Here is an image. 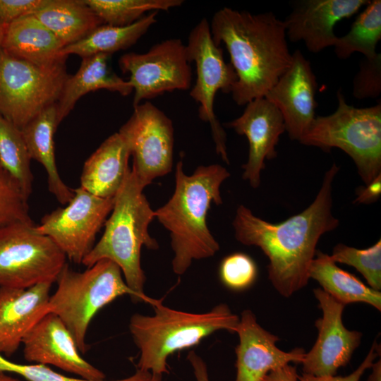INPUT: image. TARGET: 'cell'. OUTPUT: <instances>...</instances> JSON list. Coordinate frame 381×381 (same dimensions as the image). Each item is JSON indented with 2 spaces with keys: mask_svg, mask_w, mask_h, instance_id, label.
<instances>
[{
  "mask_svg": "<svg viewBox=\"0 0 381 381\" xmlns=\"http://www.w3.org/2000/svg\"><path fill=\"white\" fill-rule=\"evenodd\" d=\"M339 170L334 162L325 172L312 203L282 222L264 220L243 205L236 209L232 222L236 239L261 249L269 260L270 282L286 298L307 285L320 238L339 225V220L332 214V195L333 181Z\"/></svg>",
  "mask_w": 381,
  "mask_h": 381,
  "instance_id": "6da1fadb",
  "label": "cell"
},
{
  "mask_svg": "<svg viewBox=\"0 0 381 381\" xmlns=\"http://www.w3.org/2000/svg\"><path fill=\"white\" fill-rule=\"evenodd\" d=\"M210 25L214 43L225 45L236 74L233 100L243 106L265 97L291 62L284 20L272 12L253 14L224 7Z\"/></svg>",
  "mask_w": 381,
  "mask_h": 381,
  "instance_id": "7a4b0ae2",
  "label": "cell"
},
{
  "mask_svg": "<svg viewBox=\"0 0 381 381\" xmlns=\"http://www.w3.org/2000/svg\"><path fill=\"white\" fill-rule=\"evenodd\" d=\"M229 176V171L217 164L199 166L187 175L182 160L177 162L174 193L155 211V218L170 234L175 274H184L193 260L212 257L219 250L207 226V215L211 203L222 204L220 187Z\"/></svg>",
  "mask_w": 381,
  "mask_h": 381,
  "instance_id": "3957f363",
  "label": "cell"
},
{
  "mask_svg": "<svg viewBox=\"0 0 381 381\" xmlns=\"http://www.w3.org/2000/svg\"><path fill=\"white\" fill-rule=\"evenodd\" d=\"M144 187L130 169L114 196L111 215L104 223L100 240L95 244L82 264L90 267L100 260L107 259L121 269L124 280L133 291V302H147L152 306L158 300L144 292L145 275L141 267L143 246L156 250L159 244L148 232L155 219V211L143 194Z\"/></svg>",
  "mask_w": 381,
  "mask_h": 381,
  "instance_id": "277c9868",
  "label": "cell"
},
{
  "mask_svg": "<svg viewBox=\"0 0 381 381\" xmlns=\"http://www.w3.org/2000/svg\"><path fill=\"white\" fill-rule=\"evenodd\" d=\"M153 315H133L129 330L140 351L138 370L151 374L168 373L167 358L176 351L198 345L219 330L236 333L239 318L225 303L209 312L193 313L164 306L154 305Z\"/></svg>",
  "mask_w": 381,
  "mask_h": 381,
  "instance_id": "5b68a950",
  "label": "cell"
},
{
  "mask_svg": "<svg viewBox=\"0 0 381 381\" xmlns=\"http://www.w3.org/2000/svg\"><path fill=\"white\" fill-rule=\"evenodd\" d=\"M56 282L57 288L49 297L47 313L61 319L82 353L88 349L86 334L97 313L121 296L128 295L133 301L135 298L120 267L107 259L99 260L83 272L66 264Z\"/></svg>",
  "mask_w": 381,
  "mask_h": 381,
  "instance_id": "8992f818",
  "label": "cell"
},
{
  "mask_svg": "<svg viewBox=\"0 0 381 381\" xmlns=\"http://www.w3.org/2000/svg\"><path fill=\"white\" fill-rule=\"evenodd\" d=\"M332 114L315 116L298 142L329 152L339 148L353 161L368 185L381 174V104L357 108L347 104L341 90Z\"/></svg>",
  "mask_w": 381,
  "mask_h": 381,
  "instance_id": "52a82bcc",
  "label": "cell"
},
{
  "mask_svg": "<svg viewBox=\"0 0 381 381\" xmlns=\"http://www.w3.org/2000/svg\"><path fill=\"white\" fill-rule=\"evenodd\" d=\"M68 76L66 61L40 66L0 47V116L21 130L57 103Z\"/></svg>",
  "mask_w": 381,
  "mask_h": 381,
  "instance_id": "ba28073f",
  "label": "cell"
},
{
  "mask_svg": "<svg viewBox=\"0 0 381 381\" xmlns=\"http://www.w3.org/2000/svg\"><path fill=\"white\" fill-rule=\"evenodd\" d=\"M66 256L35 224L16 222L0 227V286L27 289L54 283Z\"/></svg>",
  "mask_w": 381,
  "mask_h": 381,
  "instance_id": "9c48e42d",
  "label": "cell"
},
{
  "mask_svg": "<svg viewBox=\"0 0 381 381\" xmlns=\"http://www.w3.org/2000/svg\"><path fill=\"white\" fill-rule=\"evenodd\" d=\"M186 49L188 61L195 64L197 73L190 96L199 104V118L210 126L217 154L229 164L226 135L214 114V101L219 90L231 93L236 74L231 64L225 62L223 49L214 43L210 23L205 18L190 32Z\"/></svg>",
  "mask_w": 381,
  "mask_h": 381,
  "instance_id": "30bf717a",
  "label": "cell"
},
{
  "mask_svg": "<svg viewBox=\"0 0 381 381\" xmlns=\"http://www.w3.org/2000/svg\"><path fill=\"white\" fill-rule=\"evenodd\" d=\"M73 193L65 207L44 215L35 230L48 236L70 260L82 264L112 210L114 198H99L80 186Z\"/></svg>",
  "mask_w": 381,
  "mask_h": 381,
  "instance_id": "8fae6325",
  "label": "cell"
},
{
  "mask_svg": "<svg viewBox=\"0 0 381 381\" xmlns=\"http://www.w3.org/2000/svg\"><path fill=\"white\" fill-rule=\"evenodd\" d=\"M119 132L133 156V167L145 188L156 178L170 173L173 167L174 130L172 121L150 102L133 107Z\"/></svg>",
  "mask_w": 381,
  "mask_h": 381,
  "instance_id": "7c38bea8",
  "label": "cell"
},
{
  "mask_svg": "<svg viewBox=\"0 0 381 381\" xmlns=\"http://www.w3.org/2000/svg\"><path fill=\"white\" fill-rule=\"evenodd\" d=\"M189 64L186 44L176 38L160 42L145 53L123 54L119 60L121 71L130 74L133 107L166 92L189 89L192 80Z\"/></svg>",
  "mask_w": 381,
  "mask_h": 381,
  "instance_id": "4fadbf2b",
  "label": "cell"
},
{
  "mask_svg": "<svg viewBox=\"0 0 381 381\" xmlns=\"http://www.w3.org/2000/svg\"><path fill=\"white\" fill-rule=\"evenodd\" d=\"M322 316L315 320L317 340L306 352L301 363L303 373L314 376H332L350 362L361 341L362 333L349 330L344 325L342 313L345 305L321 288L313 290Z\"/></svg>",
  "mask_w": 381,
  "mask_h": 381,
  "instance_id": "5bb4252c",
  "label": "cell"
},
{
  "mask_svg": "<svg viewBox=\"0 0 381 381\" xmlns=\"http://www.w3.org/2000/svg\"><path fill=\"white\" fill-rule=\"evenodd\" d=\"M317 89L310 61L296 50L289 67L265 96L281 113L291 140L299 141L315 119Z\"/></svg>",
  "mask_w": 381,
  "mask_h": 381,
  "instance_id": "9a60e30c",
  "label": "cell"
},
{
  "mask_svg": "<svg viewBox=\"0 0 381 381\" xmlns=\"http://www.w3.org/2000/svg\"><path fill=\"white\" fill-rule=\"evenodd\" d=\"M24 358L30 362L52 365L89 380H105L104 373L85 360L61 319L49 313L25 334Z\"/></svg>",
  "mask_w": 381,
  "mask_h": 381,
  "instance_id": "2e32d148",
  "label": "cell"
},
{
  "mask_svg": "<svg viewBox=\"0 0 381 381\" xmlns=\"http://www.w3.org/2000/svg\"><path fill=\"white\" fill-rule=\"evenodd\" d=\"M223 125L247 138L248 157L242 166V179L248 181L252 188H258L265 162L277 156L276 146L280 135L286 131L281 113L265 97L258 98L246 105L240 116Z\"/></svg>",
  "mask_w": 381,
  "mask_h": 381,
  "instance_id": "e0dca14e",
  "label": "cell"
},
{
  "mask_svg": "<svg viewBox=\"0 0 381 381\" xmlns=\"http://www.w3.org/2000/svg\"><path fill=\"white\" fill-rule=\"evenodd\" d=\"M236 333L239 343L235 349V381H262L270 372L291 363H301L304 358L302 348L290 351L278 348L279 338L262 327L250 310L241 313Z\"/></svg>",
  "mask_w": 381,
  "mask_h": 381,
  "instance_id": "ac0fdd59",
  "label": "cell"
},
{
  "mask_svg": "<svg viewBox=\"0 0 381 381\" xmlns=\"http://www.w3.org/2000/svg\"><path fill=\"white\" fill-rule=\"evenodd\" d=\"M366 0H300L293 3L284 20L286 37L292 42L303 41L308 51L318 53L334 46L337 36L335 25L358 13Z\"/></svg>",
  "mask_w": 381,
  "mask_h": 381,
  "instance_id": "d6986e66",
  "label": "cell"
},
{
  "mask_svg": "<svg viewBox=\"0 0 381 381\" xmlns=\"http://www.w3.org/2000/svg\"><path fill=\"white\" fill-rule=\"evenodd\" d=\"M53 283L27 289L0 286V353H14L28 331L46 314Z\"/></svg>",
  "mask_w": 381,
  "mask_h": 381,
  "instance_id": "ffe728a7",
  "label": "cell"
},
{
  "mask_svg": "<svg viewBox=\"0 0 381 381\" xmlns=\"http://www.w3.org/2000/svg\"><path fill=\"white\" fill-rule=\"evenodd\" d=\"M131 150L124 138L114 133L85 161L80 187L102 198H114L131 169Z\"/></svg>",
  "mask_w": 381,
  "mask_h": 381,
  "instance_id": "44dd1931",
  "label": "cell"
},
{
  "mask_svg": "<svg viewBox=\"0 0 381 381\" xmlns=\"http://www.w3.org/2000/svg\"><path fill=\"white\" fill-rule=\"evenodd\" d=\"M1 48L9 54L40 66L66 61L59 38L33 15L5 25Z\"/></svg>",
  "mask_w": 381,
  "mask_h": 381,
  "instance_id": "7402d4cb",
  "label": "cell"
},
{
  "mask_svg": "<svg viewBox=\"0 0 381 381\" xmlns=\"http://www.w3.org/2000/svg\"><path fill=\"white\" fill-rule=\"evenodd\" d=\"M110 56L98 54L82 58L78 71L68 76L56 103L59 124L72 111L78 100L88 92L104 89L123 96L132 93L133 87L128 80H123L109 69Z\"/></svg>",
  "mask_w": 381,
  "mask_h": 381,
  "instance_id": "603a6c76",
  "label": "cell"
},
{
  "mask_svg": "<svg viewBox=\"0 0 381 381\" xmlns=\"http://www.w3.org/2000/svg\"><path fill=\"white\" fill-rule=\"evenodd\" d=\"M59 125L56 103L30 121L21 132L30 158L39 162L46 170L49 190L61 204L66 205L74 193L73 189L62 181L56 164L54 134Z\"/></svg>",
  "mask_w": 381,
  "mask_h": 381,
  "instance_id": "cb8c5ba5",
  "label": "cell"
},
{
  "mask_svg": "<svg viewBox=\"0 0 381 381\" xmlns=\"http://www.w3.org/2000/svg\"><path fill=\"white\" fill-rule=\"evenodd\" d=\"M64 47L85 37L104 24L84 0H48L32 14Z\"/></svg>",
  "mask_w": 381,
  "mask_h": 381,
  "instance_id": "d4e9b609",
  "label": "cell"
},
{
  "mask_svg": "<svg viewBox=\"0 0 381 381\" xmlns=\"http://www.w3.org/2000/svg\"><path fill=\"white\" fill-rule=\"evenodd\" d=\"M309 278L345 306L365 303L381 310V293L366 286L353 274L341 269L330 255L317 250L309 268Z\"/></svg>",
  "mask_w": 381,
  "mask_h": 381,
  "instance_id": "484cf974",
  "label": "cell"
},
{
  "mask_svg": "<svg viewBox=\"0 0 381 381\" xmlns=\"http://www.w3.org/2000/svg\"><path fill=\"white\" fill-rule=\"evenodd\" d=\"M157 14V11L150 12L126 26L100 25L83 39L64 47L61 54L66 56L75 54L85 58L98 54H111L128 49L135 44L156 23Z\"/></svg>",
  "mask_w": 381,
  "mask_h": 381,
  "instance_id": "4316f807",
  "label": "cell"
},
{
  "mask_svg": "<svg viewBox=\"0 0 381 381\" xmlns=\"http://www.w3.org/2000/svg\"><path fill=\"white\" fill-rule=\"evenodd\" d=\"M381 39V1H369L360 13L349 31L338 37L334 45L337 56L349 58L353 52L363 54L365 58L373 59L377 53L376 47Z\"/></svg>",
  "mask_w": 381,
  "mask_h": 381,
  "instance_id": "83f0119b",
  "label": "cell"
},
{
  "mask_svg": "<svg viewBox=\"0 0 381 381\" xmlns=\"http://www.w3.org/2000/svg\"><path fill=\"white\" fill-rule=\"evenodd\" d=\"M30 160L21 130L0 116V164L28 198L34 179Z\"/></svg>",
  "mask_w": 381,
  "mask_h": 381,
  "instance_id": "f1b7e54d",
  "label": "cell"
},
{
  "mask_svg": "<svg viewBox=\"0 0 381 381\" xmlns=\"http://www.w3.org/2000/svg\"><path fill=\"white\" fill-rule=\"evenodd\" d=\"M104 24L129 25L147 12L168 11L180 6L183 0H84Z\"/></svg>",
  "mask_w": 381,
  "mask_h": 381,
  "instance_id": "f546056e",
  "label": "cell"
},
{
  "mask_svg": "<svg viewBox=\"0 0 381 381\" xmlns=\"http://www.w3.org/2000/svg\"><path fill=\"white\" fill-rule=\"evenodd\" d=\"M336 263L356 268L365 278L369 286L381 289V241L365 249H358L343 243L337 244L330 255Z\"/></svg>",
  "mask_w": 381,
  "mask_h": 381,
  "instance_id": "4dcf8cb0",
  "label": "cell"
},
{
  "mask_svg": "<svg viewBox=\"0 0 381 381\" xmlns=\"http://www.w3.org/2000/svg\"><path fill=\"white\" fill-rule=\"evenodd\" d=\"M28 198L0 164V227L16 222L34 224Z\"/></svg>",
  "mask_w": 381,
  "mask_h": 381,
  "instance_id": "1f68e13d",
  "label": "cell"
},
{
  "mask_svg": "<svg viewBox=\"0 0 381 381\" xmlns=\"http://www.w3.org/2000/svg\"><path fill=\"white\" fill-rule=\"evenodd\" d=\"M0 371L17 374L28 381H150L152 374L138 370L131 376L119 380H89L71 377L55 372L49 366L40 363L19 364L6 359L0 353Z\"/></svg>",
  "mask_w": 381,
  "mask_h": 381,
  "instance_id": "d6a6232c",
  "label": "cell"
},
{
  "mask_svg": "<svg viewBox=\"0 0 381 381\" xmlns=\"http://www.w3.org/2000/svg\"><path fill=\"white\" fill-rule=\"evenodd\" d=\"M258 268L255 261L243 253H234L225 257L219 266V278L229 289L242 291L255 281Z\"/></svg>",
  "mask_w": 381,
  "mask_h": 381,
  "instance_id": "836d02e7",
  "label": "cell"
},
{
  "mask_svg": "<svg viewBox=\"0 0 381 381\" xmlns=\"http://www.w3.org/2000/svg\"><path fill=\"white\" fill-rule=\"evenodd\" d=\"M381 93V54L364 58L353 80L352 94L357 99L377 98Z\"/></svg>",
  "mask_w": 381,
  "mask_h": 381,
  "instance_id": "e575fe53",
  "label": "cell"
},
{
  "mask_svg": "<svg viewBox=\"0 0 381 381\" xmlns=\"http://www.w3.org/2000/svg\"><path fill=\"white\" fill-rule=\"evenodd\" d=\"M48 0H0V21L7 25L22 17L32 15Z\"/></svg>",
  "mask_w": 381,
  "mask_h": 381,
  "instance_id": "d590c367",
  "label": "cell"
},
{
  "mask_svg": "<svg viewBox=\"0 0 381 381\" xmlns=\"http://www.w3.org/2000/svg\"><path fill=\"white\" fill-rule=\"evenodd\" d=\"M378 356H380V344L375 339L363 362L351 374L346 376L318 377L303 373L298 375V381H360L365 370L372 367Z\"/></svg>",
  "mask_w": 381,
  "mask_h": 381,
  "instance_id": "8d00e7d4",
  "label": "cell"
},
{
  "mask_svg": "<svg viewBox=\"0 0 381 381\" xmlns=\"http://www.w3.org/2000/svg\"><path fill=\"white\" fill-rule=\"evenodd\" d=\"M356 192L357 197L353 203L370 204L377 201L381 195V174L365 187H360Z\"/></svg>",
  "mask_w": 381,
  "mask_h": 381,
  "instance_id": "74e56055",
  "label": "cell"
},
{
  "mask_svg": "<svg viewBox=\"0 0 381 381\" xmlns=\"http://www.w3.org/2000/svg\"><path fill=\"white\" fill-rule=\"evenodd\" d=\"M262 381H298V374L296 366L286 365L267 374Z\"/></svg>",
  "mask_w": 381,
  "mask_h": 381,
  "instance_id": "f35d334b",
  "label": "cell"
},
{
  "mask_svg": "<svg viewBox=\"0 0 381 381\" xmlns=\"http://www.w3.org/2000/svg\"><path fill=\"white\" fill-rule=\"evenodd\" d=\"M187 358L192 366L196 381H210L207 366L203 359L193 351L188 353Z\"/></svg>",
  "mask_w": 381,
  "mask_h": 381,
  "instance_id": "ab89813d",
  "label": "cell"
},
{
  "mask_svg": "<svg viewBox=\"0 0 381 381\" xmlns=\"http://www.w3.org/2000/svg\"><path fill=\"white\" fill-rule=\"evenodd\" d=\"M372 372L368 376L367 381H381V360L375 361L370 368Z\"/></svg>",
  "mask_w": 381,
  "mask_h": 381,
  "instance_id": "60d3db41",
  "label": "cell"
},
{
  "mask_svg": "<svg viewBox=\"0 0 381 381\" xmlns=\"http://www.w3.org/2000/svg\"><path fill=\"white\" fill-rule=\"evenodd\" d=\"M0 381H21L19 379L12 377L0 371Z\"/></svg>",
  "mask_w": 381,
  "mask_h": 381,
  "instance_id": "b9f144b4",
  "label": "cell"
},
{
  "mask_svg": "<svg viewBox=\"0 0 381 381\" xmlns=\"http://www.w3.org/2000/svg\"><path fill=\"white\" fill-rule=\"evenodd\" d=\"M150 381H162V375L159 374H152Z\"/></svg>",
  "mask_w": 381,
  "mask_h": 381,
  "instance_id": "7bdbcfd3",
  "label": "cell"
},
{
  "mask_svg": "<svg viewBox=\"0 0 381 381\" xmlns=\"http://www.w3.org/2000/svg\"><path fill=\"white\" fill-rule=\"evenodd\" d=\"M5 25H6L3 24V23L0 21V45H1V40H2L4 31V29H5Z\"/></svg>",
  "mask_w": 381,
  "mask_h": 381,
  "instance_id": "ee69618b",
  "label": "cell"
}]
</instances>
